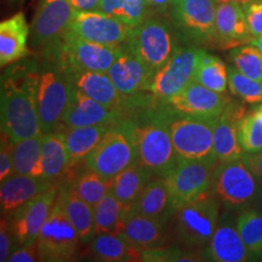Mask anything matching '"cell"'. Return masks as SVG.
I'll use <instances>...</instances> for the list:
<instances>
[{
    "label": "cell",
    "instance_id": "34",
    "mask_svg": "<svg viewBox=\"0 0 262 262\" xmlns=\"http://www.w3.org/2000/svg\"><path fill=\"white\" fill-rule=\"evenodd\" d=\"M42 135L44 134L14 143L12 159H14L15 173L34 176V178H42Z\"/></svg>",
    "mask_w": 262,
    "mask_h": 262
},
{
    "label": "cell",
    "instance_id": "32",
    "mask_svg": "<svg viewBox=\"0 0 262 262\" xmlns=\"http://www.w3.org/2000/svg\"><path fill=\"white\" fill-rule=\"evenodd\" d=\"M91 256L106 262L142 261V251L117 234H96L89 243Z\"/></svg>",
    "mask_w": 262,
    "mask_h": 262
},
{
    "label": "cell",
    "instance_id": "47",
    "mask_svg": "<svg viewBox=\"0 0 262 262\" xmlns=\"http://www.w3.org/2000/svg\"><path fill=\"white\" fill-rule=\"evenodd\" d=\"M242 158L247 163L249 169L253 171L262 188V150L256 153H243Z\"/></svg>",
    "mask_w": 262,
    "mask_h": 262
},
{
    "label": "cell",
    "instance_id": "48",
    "mask_svg": "<svg viewBox=\"0 0 262 262\" xmlns=\"http://www.w3.org/2000/svg\"><path fill=\"white\" fill-rule=\"evenodd\" d=\"M75 11H94L97 10L100 0H71Z\"/></svg>",
    "mask_w": 262,
    "mask_h": 262
},
{
    "label": "cell",
    "instance_id": "46",
    "mask_svg": "<svg viewBox=\"0 0 262 262\" xmlns=\"http://www.w3.org/2000/svg\"><path fill=\"white\" fill-rule=\"evenodd\" d=\"M9 262H33V261H40L38 255L37 243L21 245L19 249L11 253L9 257Z\"/></svg>",
    "mask_w": 262,
    "mask_h": 262
},
{
    "label": "cell",
    "instance_id": "3",
    "mask_svg": "<svg viewBox=\"0 0 262 262\" xmlns=\"http://www.w3.org/2000/svg\"><path fill=\"white\" fill-rule=\"evenodd\" d=\"M169 112L159 111L142 122H131L137 162L156 176L165 178L176 165L180 157L173 147L169 129Z\"/></svg>",
    "mask_w": 262,
    "mask_h": 262
},
{
    "label": "cell",
    "instance_id": "6",
    "mask_svg": "<svg viewBox=\"0 0 262 262\" xmlns=\"http://www.w3.org/2000/svg\"><path fill=\"white\" fill-rule=\"evenodd\" d=\"M135 162H137V153L133 140L131 122L125 119L114 124L84 159L85 168L110 179H114Z\"/></svg>",
    "mask_w": 262,
    "mask_h": 262
},
{
    "label": "cell",
    "instance_id": "45",
    "mask_svg": "<svg viewBox=\"0 0 262 262\" xmlns=\"http://www.w3.org/2000/svg\"><path fill=\"white\" fill-rule=\"evenodd\" d=\"M12 238H15L11 225L6 217H2L0 221V261L5 262L11 255Z\"/></svg>",
    "mask_w": 262,
    "mask_h": 262
},
{
    "label": "cell",
    "instance_id": "40",
    "mask_svg": "<svg viewBox=\"0 0 262 262\" xmlns=\"http://www.w3.org/2000/svg\"><path fill=\"white\" fill-rule=\"evenodd\" d=\"M233 67L254 80L262 81V52L256 45L244 44L231 51Z\"/></svg>",
    "mask_w": 262,
    "mask_h": 262
},
{
    "label": "cell",
    "instance_id": "43",
    "mask_svg": "<svg viewBox=\"0 0 262 262\" xmlns=\"http://www.w3.org/2000/svg\"><path fill=\"white\" fill-rule=\"evenodd\" d=\"M14 143L6 134L2 133L0 142V182L5 181L14 172V159H12Z\"/></svg>",
    "mask_w": 262,
    "mask_h": 262
},
{
    "label": "cell",
    "instance_id": "2",
    "mask_svg": "<svg viewBox=\"0 0 262 262\" xmlns=\"http://www.w3.org/2000/svg\"><path fill=\"white\" fill-rule=\"evenodd\" d=\"M220 222V201L211 191L175 209L166 222L169 243L188 249H204Z\"/></svg>",
    "mask_w": 262,
    "mask_h": 262
},
{
    "label": "cell",
    "instance_id": "26",
    "mask_svg": "<svg viewBox=\"0 0 262 262\" xmlns=\"http://www.w3.org/2000/svg\"><path fill=\"white\" fill-rule=\"evenodd\" d=\"M31 28L22 12L15 14L0 24V66L3 68L24 60L31 52L28 38Z\"/></svg>",
    "mask_w": 262,
    "mask_h": 262
},
{
    "label": "cell",
    "instance_id": "17",
    "mask_svg": "<svg viewBox=\"0 0 262 262\" xmlns=\"http://www.w3.org/2000/svg\"><path fill=\"white\" fill-rule=\"evenodd\" d=\"M231 98L225 93H217L196 81H192L165 102H168L178 113L206 119H217Z\"/></svg>",
    "mask_w": 262,
    "mask_h": 262
},
{
    "label": "cell",
    "instance_id": "21",
    "mask_svg": "<svg viewBox=\"0 0 262 262\" xmlns=\"http://www.w3.org/2000/svg\"><path fill=\"white\" fill-rule=\"evenodd\" d=\"M247 113L243 104L231 100L214 126V149L220 162L241 158L244 150L239 141V124Z\"/></svg>",
    "mask_w": 262,
    "mask_h": 262
},
{
    "label": "cell",
    "instance_id": "10",
    "mask_svg": "<svg viewBox=\"0 0 262 262\" xmlns=\"http://www.w3.org/2000/svg\"><path fill=\"white\" fill-rule=\"evenodd\" d=\"M80 237L60 204L55 202L37 238L40 261L67 262L74 260L79 250Z\"/></svg>",
    "mask_w": 262,
    "mask_h": 262
},
{
    "label": "cell",
    "instance_id": "52",
    "mask_svg": "<svg viewBox=\"0 0 262 262\" xmlns=\"http://www.w3.org/2000/svg\"><path fill=\"white\" fill-rule=\"evenodd\" d=\"M251 44L256 45V47L260 49L261 52H262V37H258V38H254L253 40H251Z\"/></svg>",
    "mask_w": 262,
    "mask_h": 262
},
{
    "label": "cell",
    "instance_id": "31",
    "mask_svg": "<svg viewBox=\"0 0 262 262\" xmlns=\"http://www.w3.org/2000/svg\"><path fill=\"white\" fill-rule=\"evenodd\" d=\"M41 164L42 178L52 181H58V179L67 170H70V157L64 135L61 131H54L42 135Z\"/></svg>",
    "mask_w": 262,
    "mask_h": 262
},
{
    "label": "cell",
    "instance_id": "1",
    "mask_svg": "<svg viewBox=\"0 0 262 262\" xmlns=\"http://www.w3.org/2000/svg\"><path fill=\"white\" fill-rule=\"evenodd\" d=\"M39 79L40 62L35 60L16 62L2 74V133L6 134L12 143L42 134L38 111Z\"/></svg>",
    "mask_w": 262,
    "mask_h": 262
},
{
    "label": "cell",
    "instance_id": "12",
    "mask_svg": "<svg viewBox=\"0 0 262 262\" xmlns=\"http://www.w3.org/2000/svg\"><path fill=\"white\" fill-rule=\"evenodd\" d=\"M204 50L195 45L179 48L172 57L150 77L146 91L162 101L180 93L194 81L196 70Z\"/></svg>",
    "mask_w": 262,
    "mask_h": 262
},
{
    "label": "cell",
    "instance_id": "38",
    "mask_svg": "<svg viewBox=\"0 0 262 262\" xmlns=\"http://www.w3.org/2000/svg\"><path fill=\"white\" fill-rule=\"evenodd\" d=\"M237 227L250 257H262V214L255 210H244L237 217Z\"/></svg>",
    "mask_w": 262,
    "mask_h": 262
},
{
    "label": "cell",
    "instance_id": "15",
    "mask_svg": "<svg viewBox=\"0 0 262 262\" xmlns=\"http://www.w3.org/2000/svg\"><path fill=\"white\" fill-rule=\"evenodd\" d=\"M133 28L118 18L94 10L74 11L68 33L97 44L122 47L129 39Z\"/></svg>",
    "mask_w": 262,
    "mask_h": 262
},
{
    "label": "cell",
    "instance_id": "14",
    "mask_svg": "<svg viewBox=\"0 0 262 262\" xmlns=\"http://www.w3.org/2000/svg\"><path fill=\"white\" fill-rule=\"evenodd\" d=\"M74 8L71 0H39L31 26V44L45 52L57 45L70 29Z\"/></svg>",
    "mask_w": 262,
    "mask_h": 262
},
{
    "label": "cell",
    "instance_id": "9",
    "mask_svg": "<svg viewBox=\"0 0 262 262\" xmlns=\"http://www.w3.org/2000/svg\"><path fill=\"white\" fill-rule=\"evenodd\" d=\"M215 122L216 119L178 112L170 113L169 129L173 147L180 158L205 159L216 157L214 149Z\"/></svg>",
    "mask_w": 262,
    "mask_h": 262
},
{
    "label": "cell",
    "instance_id": "5",
    "mask_svg": "<svg viewBox=\"0 0 262 262\" xmlns=\"http://www.w3.org/2000/svg\"><path fill=\"white\" fill-rule=\"evenodd\" d=\"M176 31L160 18L147 17L133 28L125 47L143 62L152 75L168 62L180 48Z\"/></svg>",
    "mask_w": 262,
    "mask_h": 262
},
{
    "label": "cell",
    "instance_id": "28",
    "mask_svg": "<svg viewBox=\"0 0 262 262\" xmlns=\"http://www.w3.org/2000/svg\"><path fill=\"white\" fill-rule=\"evenodd\" d=\"M130 211L168 222L173 209L165 179L163 176H155L150 180L135 204L131 206Z\"/></svg>",
    "mask_w": 262,
    "mask_h": 262
},
{
    "label": "cell",
    "instance_id": "30",
    "mask_svg": "<svg viewBox=\"0 0 262 262\" xmlns=\"http://www.w3.org/2000/svg\"><path fill=\"white\" fill-rule=\"evenodd\" d=\"M155 173L135 162L119 172L113 179V186L111 192L120 203L131 209L150 180L155 178Z\"/></svg>",
    "mask_w": 262,
    "mask_h": 262
},
{
    "label": "cell",
    "instance_id": "54",
    "mask_svg": "<svg viewBox=\"0 0 262 262\" xmlns=\"http://www.w3.org/2000/svg\"><path fill=\"white\" fill-rule=\"evenodd\" d=\"M182 2H185V0H171V6L180 4V3H182Z\"/></svg>",
    "mask_w": 262,
    "mask_h": 262
},
{
    "label": "cell",
    "instance_id": "53",
    "mask_svg": "<svg viewBox=\"0 0 262 262\" xmlns=\"http://www.w3.org/2000/svg\"><path fill=\"white\" fill-rule=\"evenodd\" d=\"M10 3H11V4H14V5H17V4H21L22 2H24V0H9Z\"/></svg>",
    "mask_w": 262,
    "mask_h": 262
},
{
    "label": "cell",
    "instance_id": "13",
    "mask_svg": "<svg viewBox=\"0 0 262 262\" xmlns=\"http://www.w3.org/2000/svg\"><path fill=\"white\" fill-rule=\"evenodd\" d=\"M122 47H108L80 39L71 33H66L62 40L42 52L51 55L58 62L80 70L107 73L122 52Z\"/></svg>",
    "mask_w": 262,
    "mask_h": 262
},
{
    "label": "cell",
    "instance_id": "39",
    "mask_svg": "<svg viewBox=\"0 0 262 262\" xmlns=\"http://www.w3.org/2000/svg\"><path fill=\"white\" fill-rule=\"evenodd\" d=\"M239 141L244 153L262 150V104L245 113L241 120Z\"/></svg>",
    "mask_w": 262,
    "mask_h": 262
},
{
    "label": "cell",
    "instance_id": "37",
    "mask_svg": "<svg viewBox=\"0 0 262 262\" xmlns=\"http://www.w3.org/2000/svg\"><path fill=\"white\" fill-rule=\"evenodd\" d=\"M194 81L217 93H227L228 68L219 56L204 51L196 70Z\"/></svg>",
    "mask_w": 262,
    "mask_h": 262
},
{
    "label": "cell",
    "instance_id": "23",
    "mask_svg": "<svg viewBox=\"0 0 262 262\" xmlns=\"http://www.w3.org/2000/svg\"><path fill=\"white\" fill-rule=\"evenodd\" d=\"M116 88L123 96L131 97L146 91L152 73L139 57L123 45L122 52L107 72Z\"/></svg>",
    "mask_w": 262,
    "mask_h": 262
},
{
    "label": "cell",
    "instance_id": "16",
    "mask_svg": "<svg viewBox=\"0 0 262 262\" xmlns=\"http://www.w3.org/2000/svg\"><path fill=\"white\" fill-rule=\"evenodd\" d=\"M60 185L61 183H57L47 192L31 199L6 217L11 225L15 242L19 247L37 242L39 232L56 202Z\"/></svg>",
    "mask_w": 262,
    "mask_h": 262
},
{
    "label": "cell",
    "instance_id": "19",
    "mask_svg": "<svg viewBox=\"0 0 262 262\" xmlns=\"http://www.w3.org/2000/svg\"><path fill=\"white\" fill-rule=\"evenodd\" d=\"M244 8L237 3H217L215 15V45L234 49L253 40Z\"/></svg>",
    "mask_w": 262,
    "mask_h": 262
},
{
    "label": "cell",
    "instance_id": "24",
    "mask_svg": "<svg viewBox=\"0 0 262 262\" xmlns=\"http://www.w3.org/2000/svg\"><path fill=\"white\" fill-rule=\"evenodd\" d=\"M206 261L244 262L250 260V255L241 237L237 220H222L219 222L210 243L203 249Z\"/></svg>",
    "mask_w": 262,
    "mask_h": 262
},
{
    "label": "cell",
    "instance_id": "50",
    "mask_svg": "<svg viewBox=\"0 0 262 262\" xmlns=\"http://www.w3.org/2000/svg\"><path fill=\"white\" fill-rule=\"evenodd\" d=\"M254 203H255V206H256V210L262 214V188L260 189V192H258V194Z\"/></svg>",
    "mask_w": 262,
    "mask_h": 262
},
{
    "label": "cell",
    "instance_id": "7",
    "mask_svg": "<svg viewBox=\"0 0 262 262\" xmlns=\"http://www.w3.org/2000/svg\"><path fill=\"white\" fill-rule=\"evenodd\" d=\"M220 163L216 157L205 159L179 158L165 176L172 209L180 208L211 191L214 171Z\"/></svg>",
    "mask_w": 262,
    "mask_h": 262
},
{
    "label": "cell",
    "instance_id": "36",
    "mask_svg": "<svg viewBox=\"0 0 262 262\" xmlns=\"http://www.w3.org/2000/svg\"><path fill=\"white\" fill-rule=\"evenodd\" d=\"M97 11L136 27L147 18L149 9L147 0H100Z\"/></svg>",
    "mask_w": 262,
    "mask_h": 262
},
{
    "label": "cell",
    "instance_id": "20",
    "mask_svg": "<svg viewBox=\"0 0 262 262\" xmlns=\"http://www.w3.org/2000/svg\"><path fill=\"white\" fill-rule=\"evenodd\" d=\"M58 63L61 64L68 81L75 90H79L80 93L94 98L104 106L123 107V98L125 96L118 91L108 73L80 70L61 62Z\"/></svg>",
    "mask_w": 262,
    "mask_h": 262
},
{
    "label": "cell",
    "instance_id": "33",
    "mask_svg": "<svg viewBox=\"0 0 262 262\" xmlns=\"http://www.w3.org/2000/svg\"><path fill=\"white\" fill-rule=\"evenodd\" d=\"M130 209L110 192L94 206L96 234H122Z\"/></svg>",
    "mask_w": 262,
    "mask_h": 262
},
{
    "label": "cell",
    "instance_id": "8",
    "mask_svg": "<svg viewBox=\"0 0 262 262\" xmlns=\"http://www.w3.org/2000/svg\"><path fill=\"white\" fill-rule=\"evenodd\" d=\"M261 186L244 159L220 162L212 176L211 192L227 208H241L254 203Z\"/></svg>",
    "mask_w": 262,
    "mask_h": 262
},
{
    "label": "cell",
    "instance_id": "25",
    "mask_svg": "<svg viewBox=\"0 0 262 262\" xmlns=\"http://www.w3.org/2000/svg\"><path fill=\"white\" fill-rule=\"evenodd\" d=\"M120 235L141 251L166 247L169 243L166 222L131 211Z\"/></svg>",
    "mask_w": 262,
    "mask_h": 262
},
{
    "label": "cell",
    "instance_id": "49",
    "mask_svg": "<svg viewBox=\"0 0 262 262\" xmlns=\"http://www.w3.org/2000/svg\"><path fill=\"white\" fill-rule=\"evenodd\" d=\"M149 11L156 12H165L166 10L171 8V0H147Z\"/></svg>",
    "mask_w": 262,
    "mask_h": 262
},
{
    "label": "cell",
    "instance_id": "44",
    "mask_svg": "<svg viewBox=\"0 0 262 262\" xmlns=\"http://www.w3.org/2000/svg\"><path fill=\"white\" fill-rule=\"evenodd\" d=\"M248 26L253 38L262 37V0H255L244 5Z\"/></svg>",
    "mask_w": 262,
    "mask_h": 262
},
{
    "label": "cell",
    "instance_id": "4",
    "mask_svg": "<svg viewBox=\"0 0 262 262\" xmlns=\"http://www.w3.org/2000/svg\"><path fill=\"white\" fill-rule=\"evenodd\" d=\"M72 90L73 86L58 61L50 55H44L38 88V111L42 134L61 129L62 117L70 102Z\"/></svg>",
    "mask_w": 262,
    "mask_h": 262
},
{
    "label": "cell",
    "instance_id": "22",
    "mask_svg": "<svg viewBox=\"0 0 262 262\" xmlns=\"http://www.w3.org/2000/svg\"><path fill=\"white\" fill-rule=\"evenodd\" d=\"M58 181L45 178H34V176L14 173L9 176L0 186V211L2 217H9L18 208L35 198L41 193L47 192Z\"/></svg>",
    "mask_w": 262,
    "mask_h": 262
},
{
    "label": "cell",
    "instance_id": "51",
    "mask_svg": "<svg viewBox=\"0 0 262 262\" xmlns=\"http://www.w3.org/2000/svg\"><path fill=\"white\" fill-rule=\"evenodd\" d=\"M216 3H237V4H241L242 6L249 4V3L255 2V0H215Z\"/></svg>",
    "mask_w": 262,
    "mask_h": 262
},
{
    "label": "cell",
    "instance_id": "11",
    "mask_svg": "<svg viewBox=\"0 0 262 262\" xmlns=\"http://www.w3.org/2000/svg\"><path fill=\"white\" fill-rule=\"evenodd\" d=\"M215 0H185L170 10L176 34L191 45H215Z\"/></svg>",
    "mask_w": 262,
    "mask_h": 262
},
{
    "label": "cell",
    "instance_id": "18",
    "mask_svg": "<svg viewBox=\"0 0 262 262\" xmlns=\"http://www.w3.org/2000/svg\"><path fill=\"white\" fill-rule=\"evenodd\" d=\"M124 112L123 107L104 106L73 88L70 102L62 117V126L80 127L107 123L116 124L123 120Z\"/></svg>",
    "mask_w": 262,
    "mask_h": 262
},
{
    "label": "cell",
    "instance_id": "29",
    "mask_svg": "<svg viewBox=\"0 0 262 262\" xmlns=\"http://www.w3.org/2000/svg\"><path fill=\"white\" fill-rule=\"evenodd\" d=\"M113 125L114 124L112 123H107L80 127L61 126L58 131L64 135L66 146L70 157V170L86 158V156L97 146L104 134L112 129Z\"/></svg>",
    "mask_w": 262,
    "mask_h": 262
},
{
    "label": "cell",
    "instance_id": "27",
    "mask_svg": "<svg viewBox=\"0 0 262 262\" xmlns=\"http://www.w3.org/2000/svg\"><path fill=\"white\" fill-rule=\"evenodd\" d=\"M56 202L77 229L80 241L89 244L96 235L93 206L83 201L67 182L60 185Z\"/></svg>",
    "mask_w": 262,
    "mask_h": 262
},
{
    "label": "cell",
    "instance_id": "41",
    "mask_svg": "<svg viewBox=\"0 0 262 262\" xmlns=\"http://www.w3.org/2000/svg\"><path fill=\"white\" fill-rule=\"evenodd\" d=\"M228 88L232 95L245 103H262V81L250 79L234 67L228 68Z\"/></svg>",
    "mask_w": 262,
    "mask_h": 262
},
{
    "label": "cell",
    "instance_id": "35",
    "mask_svg": "<svg viewBox=\"0 0 262 262\" xmlns=\"http://www.w3.org/2000/svg\"><path fill=\"white\" fill-rule=\"evenodd\" d=\"M67 183L83 201L94 208L101 199H103L111 192L113 186V179L106 178V176L86 168L84 171L78 172Z\"/></svg>",
    "mask_w": 262,
    "mask_h": 262
},
{
    "label": "cell",
    "instance_id": "42",
    "mask_svg": "<svg viewBox=\"0 0 262 262\" xmlns=\"http://www.w3.org/2000/svg\"><path fill=\"white\" fill-rule=\"evenodd\" d=\"M142 261L150 262H194L206 261L204 254L173 244L172 247H163L158 249L142 251Z\"/></svg>",
    "mask_w": 262,
    "mask_h": 262
}]
</instances>
